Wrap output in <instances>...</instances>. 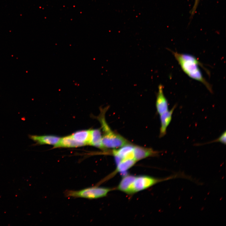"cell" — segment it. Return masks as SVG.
Instances as JSON below:
<instances>
[{
    "instance_id": "7a4b0ae2",
    "label": "cell",
    "mask_w": 226,
    "mask_h": 226,
    "mask_svg": "<svg viewBox=\"0 0 226 226\" xmlns=\"http://www.w3.org/2000/svg\"><path fill=\"white\" fill-rule=\"evenodd\" d=\"M106 109L101 110V113L98 117L103 132L102 141L104 147L106 149L117 148L130 143L126 138L112 131L110 128L105 120Z\"/></svg>"
},
{
    "instance_id": "8fae6325",
    "label": "cell",
    "mask_w": 226,
    "mask_h": 226,
    "mask_svg": "<svg viewBox=\"0 0 226 226\" xmlns=\"http://www.w3.org/2000/svg\"><path fill=\"white\" fill-rule=\"evenodd\" d=\"M82 146V144L76 141L70 135L61 138L54 148H75Z\"/></svg>"
},
{
    "instance_id": "9a60e30c",
    "label": "cell",
    "mask_w": 226,
    "mask_h": 226,
    "mask_svg": "<svg viewBox=\"0 0 226 226\" xmlns=\"http://www.w3.org/2000/svg\"><path fill=\"white\" fill-rule=\"evenodd\" d=\"M226 131H224L221 135L220 136L216 139H215L213 141L209 142V143H211L213 142H220L225 145L226 144Z\"/></svg>"
},
{
    "instance_id": "52a82bcc",
    "label": "cell",
    "mask_w": 226,
    "mask_h": 226,
    "mask_svg": "<svg viewBox=\"0 0 226 226\" xmlns=\"http://www.w3.org/2000/svg\"><path fill=\"white\" fill-rule=\"evenodd\" d=\"M176 106V105H174L170 110H168L160 115L161 123L160 137H163L166 135L167 129L171 121L172 115Z\"/></svg>"
},
{
    "instance_id": "5b68a950",
    "label": "cell",
    "mask_w": 226,
    "mask_h": 226,
    "mask_svg": "<svg viewBox=\"0 0 226 226\" xmlns=\"http://www.w3.org/2000/svg\"><path fill=\"white\" fill-rule=\"evenodd\" d=\"M158 88L156 107L157 112L160 115L168 110L169 104L164 93L163 85L160 84Z\"/></svg>"
},
{
    "instance_id": "5bb4252c",
    "label": "cell",
    "mask_w": 226,
    "mask_h": 226,
    "mask_svg": "<svg viewBox=\"0 0 226 226\" xmlns=\"http://www.w3.org/2000/svg\"><path fill=\"white\" fill-rule=\"evenodd\" d=\"M135 177L131 175H126L123 177L118 185V189L126 193Z\"/></svg>"
},
{
    "instance_id": "9c48e42d",
    "label": "cell",
    "mask_w": 226,
    "mask_h": 226,
    "mask_svg": "<svg viewBox=\"0 0 226 226\" xmlns=\"http://www.w3.org/2000/svg\"><path fill=\"white\" fill-rule=\"evenodd\" d=\"M158 154V152L154 151L152 148L134 145V158L136 161L148 157L155 156Z\"/></svg>"
},
{
    "instance_id": "2e32d148",
    "label": "cell",
    "mask_w": 226,
    "mask_h": 226,
    "mask_svg": "<svg viewBox=\"0 0 226 226\" xmlns=\"http://www.w3.org/2000/svg\"><path fill=\"white\" fill-rule=\"evenodd\" d=\"M200 0H195L191 12V15L193 16L195 13Z\"/></svg>"
},
{
    "instance_id": "8992f818",
    "label": "cell",
    "mask_w": 226,
    "mask_h": 226,
    "mask_svg": "<svg viewBox=\"0 0 226 226\" xmlns=\"http://www.w3.org/2000/svg\"><path fill=\"white\" fill-rule=\"evenodd\" d=\"M134 145L131 143L125 145L117 149L114 150L112 153L114 156L118 157L121 159H134Z\"/></svg>"
},
{
    "instance_id": "6da1fadb",
    "label": "cell",
    "mask_w": 226,
    "mask_h": 226,
    "mask_svg": "<svg viewBox=\"0 0 226 226\" xmlns=\"http://www.w3.org/2000/svg\"><path fill=\"white\" fill-rule=\"evenodd\" d=\"M168 50L173 54L182 70L186 75L202 83L210 93H213L212 85L204 77L200 67L204 69L208 75H210V73L197 58L189 54L180 53Z\"/></svg>"
},
{
    "instance_id": "3957f363",
    "label": "cell",
    "mask_w": 226,
    "mask_h": 226,
    "mask_svg": "<svg viewBox=\"0 0 226 226\" xmlns=\"http://www.w3.org/2000/svg\"><path fill=\"white\" fill-rule=\"evenodd\" d=\"M174 175L164 179H157L148 176H135L126 193L133 194L143 190L161 181L169 180L177 177Z\"/></svg>"
},
{
    "instance_id": "4fadbf2b",
    "label": "cell",
    "mask_w": 226,
    "mask_h": 226,
    "mask_svg": "<svg viewBox=\"0 0 226 226\" xmlns=\"http://www.w3.org/2000/svg\"><path fill=\"white\" fill-rule=\"evenodd\" d=\"M136 162L134 159L122 160L117 165L116 171L120 172L122 176H125L127 175L126 171L133 166Z\"/></svg>"
},
{
    "instance_id": "277c9868",
    "label": "cell",
    "mask_w": 226,
    "mask_h": 226,
    "mask_svg": "<svg viewBox=\"0 0 226 226\" xmlns=\"http://www.w3.org/2000/svg\"><path fill=\"white\" fill-rule=\"evenodd\" d=\"M110 191L108 188L94 186L78 191L68 190L65 194L68 197L93 199L105 196Z\"/></svg>"
},
{
    "instance_id": "30bf717a",
    "label": "cell",
    "mask_w": 226,
    "mask_h": 226,
    "mask_svg": "<svg viewBox=\"0 0 226 226\" xmlns=\"http://www.w3.org/2000/svg\"><path fill=\"white\" fill-rule=\"evenodd\" d=\"M77 142L83 145H90L91 138V130H82L77 131L71 135Z\"/></svg>"
},
{
    "instance_id": "7c38bea8",
    "label": "cell",
    "mask_w": 226,
    "mask_h": 226,
    "mask_svg": "<svg viewBox=\"0 0 226 226\" xmlns=\"http://www.w3.org/2000/svg\"><path fill=\"white\" fill-rule=\"evenodd\" d=\"M91 130V138L90 145L92 146L101 150L106 149L103 145L102 141V135L101 131L98 129Z\"/></svg>"
},
{
    "instance_id": "ba28073f",
    "label": "cell",
    "mask_w": 226,
    "mask_h": 226,
    "mask_svg": "<svg viewBox=\"0 0 226 226\" xmlns=\"http://www.w3.org/2000/svg\"><path fill=\"white\" fill-rule=\"evenodd\" d=\"M30 139L39 145L48 144L55 146L59 141L61 137L54 135H29Z\"/></svg>"
}]
</instances>
